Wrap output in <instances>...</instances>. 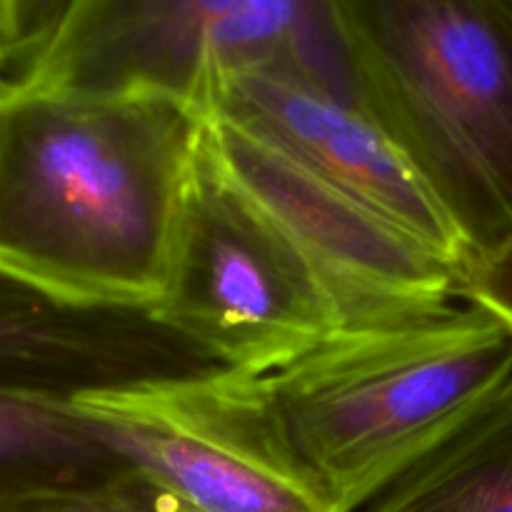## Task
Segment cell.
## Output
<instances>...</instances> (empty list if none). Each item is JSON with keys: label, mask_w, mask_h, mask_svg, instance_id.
Segmentation results:
<instances>
[{"label": "cell", "mask_w": 512, "mask_h": 512, "mask_svg": "<svg viewBox=\"0 0 512 512\" xmlns=\"http://www.w3.org/2000/svg\"><path fill=\"white\" fill-rule=\"evenodd\" d=\"M512 378V333L468 300L345 325L248 370L155 393L190 423L360 512L458 433Z\"/></svg>", "instance_id": "1"}, {"label": "cell", "mask_w": 512, "mask_h": 512, "mask_svg": "<svg viewBox=\"0 0 512 512\" xmlns=\"http://www.w3.org/2000/svg\"><path fill=\"white\" fill-rule=\"evenodd\" d=\"M205 123L165 95L0 88V268L70 303L153 308Z\"/></svg>", "instance_id": "2"}, {"label": "cell", "mask_w": 512, "mask_h": 512, "mask_svg": "<svg viewBox=\"0 0 512 512\" xmlns=\"http://www.w3.org/2000/svg\"><path fill=\"white\" fill-rule=\"evenodd\" d=\"M368 113L458 228L512 233V0H333Z\"/></svg>", "instance_id": "3"}, {"label": "cell", "mask_w": 512, "mask_h": 512, "mask_svg": "<svg viewBox=\"0 0 512 512\" xmlns=\"http://www.w3.org/2000/svg\"><path fill=\"white\" fill-rule=\"evenodd\" d=\"M245 73L293 75L368 110L333 0H75L8 88L153 93L208 115Z\"/></svg>", "instance_id": "4"}, {"label": "cell", "mask_w": 512, "mask_h": 512, "mask_svg": "<svg viewBox=\"0 0 512 512\" xmlns=\"http://www.w3.org/2000/svg\"><path fill=\"white\" fill-rule=\"evenodd\" d=\"M150 313L228 370L275 363L345 328L318 275L225 175L205 135Z\"/></svg>", "instance_id": "5"}, {"label": "cell", "mask_w": 512, "mask_h": 512, "mask_svg": "<svg viewBox=\"0 0 512 512\" xmlns=\"http://www.w3.org/2000/svg\"><path fill=\"white\" fill-rule=\"evenodd\" d=\"M205 138L245 198L290 240L340 310L373 325L463 300V268L383 215L218 118Z\"/></svg>", "instance_id": "6"}, {"label": "cell", "mask_w": 512, "mask_h": 512, "mask_svg": "<svg viewBox=\"0 0 512 512\" xmlns=\"http://www.w3.org/2000/svg\"><path fill=\"white\" fill-rule=\"evenodd\" d=\"M208 118L288 155L465 273L468 248L458 228L408 153L368 110L293 75L245 73L225 80Z\"/></svg>", "instance_id": "7"}, {"label": "cell", "mask_w": 512, "mask_h": 512, "mask_svg": "<svg viewBox=\"0 0 512 512\" xmlns=\"http://www.w3.org/2000/svg\"><path fill=\"white\" fill-rule=\"evenodd\" d=\"M218 370L150 310L70 303L0 268V388L75 400Z\"/></svg>", "instance_id": "8"}, {"label": "cell", "mask_w": 512, "mask_h": 512, "mask_svg": "<svg viewBox=\"0 0 512 512\" xmlns=\"http://www.w3.org/2000/svg\"><path fill=\"white\" fill-rule=\"evenodd\" d=\"M73 403L120 463L188 512H335L285 473L190 423L153 385Z\"/></svg>", "instance_id": "9"}, {"label": "cell", "mask_w": 512, "mask_h": 512, "mask_svg": "<svg viewBox=\"0 0 512 512\" xmlns=\"http://www.w3.org/2000/svg\"><path fill=\"white\" fill-rule=\"evenodd\" d=\"M360 512H512V378Z\"/></svg>", "instance_id": "10"}, {"label": "cell", "mask_w": 512, "mask_h": 512, "mask_svg": "<svg viewBox=\"0 0 512 512\" xmlns=\"http://www.w3.org/2000/svg\"><path fill=\"white\" fill-rule=\"evenodd\" d=\"M125 470L73 400L0 388V503Z\"/></svg>", "instance_id": "11"}, {"label": "cell", "mask_w": 512, "mask_h": 512, "mask_svg": "<svg viewBox=\"0 0 512 512\" xmlns=\"http://www.w3.org/2000/svg\"><path fill=\"white\" fill-rule=\"evenodd\" d=\"M180 505L135 470L98 483L3 500L0 512H173Z\"/></svg>", "instance_id": "12"}, {"label": "cell", "mask_w": 512, "mask_h": 512, "mask_svg": "<svg viewBox=\"0 0 512 512\" xmlns=\"http://www.w3.org/2000/svg\"><path fill=\"white\" fill-rule=\"evenodd\" d=\"M75 0H13L10 25L0 50V88L25 78L35 60L45 53Z\"/></svg>", "instance_id": "13"}, {"label": "cell", "mask_w": 512, "mask_h": 512, "mask_svg": "<svg viewBox=\"0 0 512 512\" xmlns=\"http://www.w3.org/2000/svg\"><path fill=\"white\" fill-rule=\"evenodd\" d=\"M463 298L512 333V233L495 248L473 255L463 273Z\"/></svg>", "instance_id": "14"}, {"label": "cell", "mask_w": 512, "mask_h": 512, "mask_svg": "<svg viewBox=\"0 0 512 512\" xmlns=\"http://www.w3.org/2000/svg\"><path fill=\"white\" fill-rule=\"evenodd\" d=\"M10 3H13V0H0V50H3L5 35H8V25H10Z\"/></svg>", "instance_id": "15"}, {"label": "cell", "mask_w": 512, "mask_h": 512, "mask_svg": "<svg viewBox=\"0 0 512 512\" xmlns=\"http://www.w3.org/2000/svg\"><path fill=\"white\" fill-rule=\"evenodd\" d=\"M173 512H188L185 508H178V510H173Z\"/></svg>", "instance_id": "16"}]
</instances>
